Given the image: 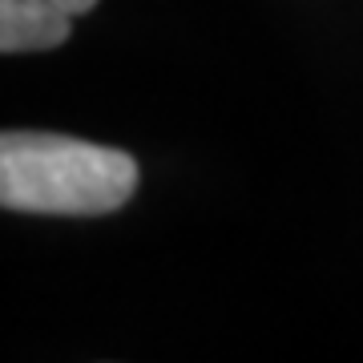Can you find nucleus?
Instances as JSON below:
<instances>
[{"instance_id": "2", "label": "nucleus", "mask_w": 363, "mask_h": 363, "mask_svg": "<svg viewBox=\"0 0 363 363\" xmlns=\"http://www.w3.org/2000/svg\"><path fill=\"white\" fill-rule=\"evenodd\" d=\"M97 0H0V52H45L69 37L81 13Z\"/></svg>"}, {"instance_id": "1", "label": "nucleus", "mask_w": 363, "mask_h": 363, "mask_svg": "<svg viewBox=\"0 0 363 363\" xmlns=\"http://www.w3.org/2000/svg\"><path fill=\"white\" fill-rule=\"evenodd\" d=\"M133 190H138V162L125 150L28 130H4L0 138L4 210L93 218L125 206Z\"/></svg>"}]
</instances>
